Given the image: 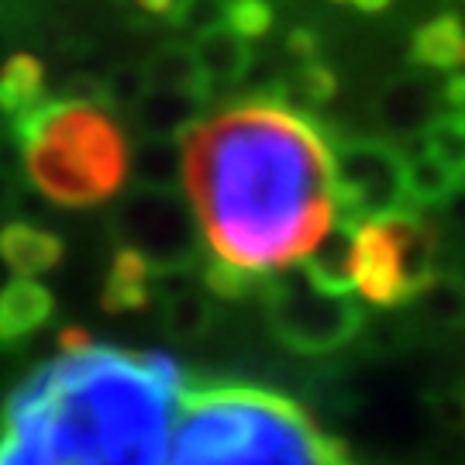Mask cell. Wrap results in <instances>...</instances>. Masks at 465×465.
I'll use <instances>...</instances> for the list:
<instances>
[{"instance_id": "cell-32", "label": "cell", "mask_w": 465, "mask_h": 465, "mask_svg": "<svg viewBox=\"0 0 465 465\" xmlns=\"http://www.w3.org/2000/svg\"><path fill=\"white\" fill-rule=\"evenodd\" d=\"M459 400H462V417H465V380H462V386H459Z\"/></svg>"}, {"instance_id": "cell-16", "label": "cell", "mask_w": 465, "mask_h": 465, "mask_svg": "<svg viewBox=\"0 0 465 465\" xmlns=\"http://www.w3.org/2000/svg\"><path fill=\"white\" fill-rule=\"evenodd\" d=\"M411 63L434 73L465 69V21L459 15H438L417 25L411 35Z\"/></svg>"}, {"instance_id": "cell-7", "label": "cell", "mask_w": 465, "mask_h": 465, "mask_svg": "<svg viewBox=\"0 0 465 465\" xmlns=\"http://www.w3.org/2000/svg\"><path fill=\"white\" fill-rule=\"evenodd\" d=\"M121 249L138 252L159 276H183L190 266H203V238L193 207L176 190L134 186L111 217Z\"/></svg>"}, {"instance_id": "cell-24", "label": "cell", "mask_w": 465, "mask_h": 465, "mask_svg": "<svg viewBox=\"0 0 465 465\" xmlns=\"http://www.w3.org/2000/svg\"><path fill=\"white\" fill-rule=\"evenodd\" d=\"M149 90L152 86L142 63H121V66H114L104 76V104H111V107L134 111Z\"/></svg>"}, {"instance_id": "cell-26", "label": "cell", "mask_w": 465, "mask_h": 465, "mask_svg": "<svg viewBox=\"0 0 465 465\" xmlns=\"http://www.w3.org/2000/svg\"><path fill=\"white\" fill-rule=\"evenodd\" d=\"M224 4L228 0H183L180 11L173 15V25L197 38L200 32H207L214 25H224Z\"/></svg>"}, {"instance_id": "cell-15", "label": "cell", "mask_w": 465, "mask_h": 465, "mask_svg": "<svg viewBox=\"0 0 465 465\" xmlns=\"http://www.w3.org/2000/svg\"><path fill=\"white\" fill-rule=\"evenodd\" d=\"M45 86H49V73L38 55L32 52L7 55L0 66V114L11 124L25 121L45 104Z\"/></svg>"}, {"instance_id": "cell-21", "label": "cell", "mask_w": 465, "mask_h": 465, "mask_svg": "<svg viewBox=\"0 0 465 465\" xmlns=\"http://www.w3.org/2000/svg\"><path fill=\"white\" fill-rule=\"evenodd\" d=\"M459 193V183L441 163L411 142L407 149V203L414 207H445Z\"/></svg>"}, {"instance_id": "cell-5", "label": "cell", "mask_w": 465, "mask_h": 465, "mask_svg": "<svg viewBox=\"0 0 465 465\" xmlns=\"http://www.w3.org/2000/svg\"><path fill=\"white\" fill-rule=\"evenodd\" d=\"M438 280V232L414 211L351 224V290L372 307L417 303Z\"/></svg>"}, {"instance_id": "cell-30", "label": "cell", "mask_w": 465, "mask_h": 465, "mask_svg": "<svg viewBox=\"0 0 465 465\" xmlns=\"http://www.w3.org/2000/svg\"><path fill=\"white\" fill-rule=\"evenodd\" d=\"M331 4H341V7H355L362 15H382L393 0H331Z\"/></svg>"}, {"instance_id": "cell-12", "label": "cell", "mask_w": 465, "mask_h": 465, "mask_svg": "<svg viewBox=\"0 0 465 465\" xmlns=\"http://www.w3.org/2000/svg\"><path fill=\"white\" fill-rule=\"evenodd\" d=\"M163 280L155 269L132 249H121L117 245L114 259L107 266L104 276V290H100V307L107 314H138L152 307L155 297V282Z\"/></svg>"}, {"instance_id": "cell-18", "label": "cell", "mask_w": 465, "mask_h": 465, "mask_svg": "<svg viewBox=\"0 0 465 465\" xmlns=\"http://www.w3.org/2000/svg\"><path fill=\"white\" fill-rule=\"evenodd\" d=\"M300 272L307 280L328 290V293H351V224L338 221L331 228V234L317 245L303 262H300Z\"/></svg>"}, {"instance_id": "cell-4", "label": "cell", "mask_w": 465, "mask_h": 465, "mask_svg": "<svg viewBox=\"0 0 465 465\" xmlns=\"http://www.w3.org/2000/svg\"><path fill=\"white\" fill-rule=\"evenodd\" d=\"M15 138L32 186L59 207L107 203L132 176L128 134L100 100H45Z\"/></svg>"}, {"instance_id": "cell-11", "label": "cell", "mask_w": 465, "mask_h": 465, "mask_svg": "<svg viewBox=\"0 0 465 465\" xmlns=\"http://www.w3.org/2000/svg\"><path fill=\"white\" fill-rule=\"evenodd\" d=\"M203 97L176 94V90H149L132 111L134 132L155 142H183L203 121Z\"/></svg>"}, {"instance_id": "cell-29", "label": "cell", "mask_w": 465, "mask_h": 465, "mask_svg": "<svg viewBox=\"0 0 465 465\" xmlns=\"http://www.w3.org/2000/svg\"><path fill=\"white\" fill-rule=\"evenodd\" d=\"M138 11H145V15H152V17H169L173 21V15L180 11V4L183 0H132Z\"/></svg>"}, {"instance_id": "cell-1", "label": "cell", "mask_w": 465, "mask_h": 465, "mask_svg": "<svg viewBox=\"0 0 465 465\" xmlns=\"http://www.w3.org/2000/svg\"><path fill=\"white\" fill-rule=\"evenodd\" d=\"M183 190L207 259L269 280L338 224L334 142L286 100H242L183 138Z\"/></svg>"}, {"instance_id": "cell-8", "label": "cell", "mask_w": 465, "mask_h": 465, "mask_svg": "<svg viewBox=\"0 0 465 465\" xmlns=\"http://www.w3.org/2000/svg\"><path fill=\"white\" fill-rule=\"evenodd\" d=\"M334 197L338 221L345 224H362L372 217L407 211V149L376 134L338 138Z\"/></svg>"}, {"instance_id": "cell-20", "label": "cell", "mask_w": 465, "mask_h": 465, "mask_svg": "<svg viewBox=\"0 0 465 465\" xmlns=\"http://www.w3.org/2000/svg\"><path fill=\"white\" fill-rule=\"evenodd\" d=\"M132 176L134 186L145 190H176V183H183V142L142 138L132 149Z\"/></svg>"}, {"instance_id": "cell-17", "label": "cell", "mask_w": 465, "mask_h": 465, "mask_svg": "<svg viewBox=\"0 0 465 465\" xmlns=\"http://www.w3.org/2000/svg\"><path fill=\"white\" fill-rule=\"evenodd\" d=\"M163 328L169 338H176L180 345H200L207 341L217 328V307L211 293L200 286H180L166 293L163 303Z\"/></svg>"}, {"instance_id": "cell-19", "label": "cell", "mask_w": 465, "mask_h": 465, "mask_svg": "<svg viewBox=\"0 0 465 465\" xmlns=\"http://www.w3.org/2000/svg\"><path fill=\"white\" fill-rule=\"evenodd\" d=\"M142 66H145L152 90H176V94H193V97L203 100L211 97V86L203 80L190 45L166 42V45H159V49L152 52Z\"/></svg>"}, {"instance_id": "cell-6", "label": "cell", "mask_w": 465, "mask_h": 465, "mask_svg": "<svg viewBox=\"0 0 465 465\" xmlns=\"http://www.w3.org/2000/svg\"><path fill=\"white\" fill-rule=\"evenodd\" d=\"M262 307L269 334L297 355H331L366 331V311L351 293H328L303 272L269 276Z\"/></svg>"}, {"instance_id": "cell-31", "label": "cell", "mask_w": 465, "mask_h": 465, "mask_svg": "<svg viewBox=\"0 0 465 465\" xmlns=\"http://www.w3.org/2000/svg\"><path fill=\"white\" fill-rule=\"evenodd\" d=\"M15 203H17V190H15V183H11V180H7L4 173H0V214H4L7 207H15Z\"/></svg>"}, {"instance_id": "cell-27", "label": "cell", "mask_w": 465, "mask_h": 465, "mask_svg": "<svg viewBox=\"0 0 465 465\" xmlns=\"http://www.w3.org/2000/svg\"><path fill=\"white\" fill-rule=\"evenodd\" d=\"M286 55L293 59V66L314 63V59H321V38L311 28H293L286 35Z\"/></svg>"}, {"instance_id": "cell-14", "label": "cell", "mask_w": 465, "mask_h": 465, "mask_svg": "<svg viewBox=\"0 0 465 465\" xmlns=\"http://www.w3.org/2000/svg\"><path fill=\"white\" fill-rule=\"evenodd\" d=\"M190 49H193V59H197L211 94H214L217 86H234L242 84V76H249L252 42H245L242 35H234L228 25H214V28L200 32Z\"/></svg>"}, {"instance_id": "cell-28", "label": "cell", "mask_w": 465, "mask_h": 465, "mask_svg": "<svg viewBox=\"0 0 465 465\" xmlns=\"http://www.w3.org/2000/svg\"><path fill=\"white\" fill-rule=\"evenodd\" d=\"M441 100H445L449 111H465V69L445 76V84H441Z\"/></svg>"}, {"instance_id": "cell-23", "label": "cell", "mask_w": 465, "mask_h": 465, "mask_svg": "<svg viewBox=\"0 0 465 465\" xmlns=\"http://www.w3.org/2000/svg\"><path fill=\"white\" fill-rule=\"evenodd\" d=\"M420 314L434 328H462L465 324V280L459 272H438V280L417 300Z\"/></svg>"}, {"instance_id": "cell-3", "label": "cell", "mask_w": 465, "mask_h": 465, "mask_svg": "<svg viewBox=\"0 0 465 465\" xmlns=\"http://www.w3.org/2000/svg\"><path fill=\"white\" fill-rule=\"evenodd\" d=\"M166 465H349L300 400L252 386H186Z\"/></svg>"}, {"instance_id": "cell-25", "label": "cell", "mask_w": 465, "mask_h": 465, "mask_svg": "<svg viewBox=\"0 0 465 465\" xmlns=\"http://www.w3.org/2000/svg\"><path fill=\"white\" fill-rule=\"evenodd\" d=\"M224 25L234 35H242L245 42H259L272 32L276 15H272L269 0H228L224 4Z\"/></svg>"}, {"instance_id": "cell-10", "label": "cell", "mask_w": 465, "mask_h": 465, "mask_svg": "<svg viewBox=\"0 0 465 465\" xmlns=\"http://www.w3.org/2000/svg\"><path fill=\"white\" fill-rule=\"evenodd\" d=\"M66 242L49 228L32 221H7L0 228V262L15 272V280H35L63 266Z\"/></svg>"}, {"instance_id": "cell-22", "label": "cell", "mask_w": 465, "mask_h": 465, "mask_svg": "<svg viewBox=\"0 0 465 465\" xmlns=\"http://www.w3.org/2000/svg\"><path fill=\"white\" fill-rule=\"evenodd\" d=\"M414 145L449 169L459 190H465V111H441Z\"/></svg>"}, {"instance_id": "cell-9", "label": "cell", "mask_w": 465, "mask_h": 465, "mask_svg": "<svg viewBox=\"0 0 465 465\" xmlns=\"http://www.w3.org/2000/svg\"><path fill=\"white\" fill-rule=\"evenodd\" d=\"M441 90H434L428 80L420 76H397L376 94V124L382 128V138L390 142H417L420 134L428 132L438 111Z\"/></svg>"}, {"instance_id": "cell-13", "label": "cell", "mask_w": 465, "mask_h": 465, "mask_svg": "<svg viewBox=\"0 0 465 465\" xmlns=\"http://www.w3.org/2000/svg\"><path fill=\"white\" fill-rule=\"evenodd\" d=\"M55 314V297L38 280H11L0 290V345H17L42 331Z\"/></svg>"}, {"instance_id": "cell-2", "label": "cell", "mask_w": 465, "mask_h": 465, "mask_svg": "<svg viewBox=\"0 0 465 465\" xmlns=\"http://www.w3.org/2000/svg\"><path fill=\"white\" fill-rule=\"evenodd\" d=\"M186 386L166 351H63L4 403L0 465H166Z\"/></svg>"}]
</instances>
